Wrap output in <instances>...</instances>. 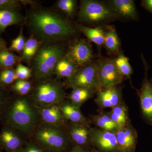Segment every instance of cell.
I'll list each match as a JSON object with an SVG mask.
<instances>
[{"instance_id":"cell-39","label":"cell","mask_w":152,"mask_h":152,"mask_svg":"<svg viewBox=\"0 0 152 152\" xmlns=\"http://www.w3.org/2000/svg\"><path fill=\"white\" fill-rule=\"evenodd\" d=\"M7 48V43L0 35V52Z\"/></svg>"},{"instance_id":"cell-19","label":"cell","mask_w":152,"mask_h":152,"mask_svg":"<svg viewBox=\"0 0 152 152\" xmlns=\"http://www.w3.org/2000/svg\"><path fill=\"white\" fill-rule=\"evenodd\" d=\"M59 107L67 121L80 124H89L88 120L84 115L80 109L74 106L70 102L65 101Z\"/></svg>"},{"instance_id":"cell-25","label":"cell","mask_w":152,"mask_h":152,"mask_svg":"<svg viewBox=\"0 0 152 152\" xmlns=\"http://www.w3.org/2000/svg\"><path fill=\"white\" fill-rule=\"evenodd\" d=\"M78 28L85 36L91 42L99 46L104 45L105 39V32L102 28H92L80 25Z\"/></svg>"},{"instance_id":"cell-2","label":"cell","mask_w":152,"mask_h":152,"mask_svg":"<svg viewBox=\"0 0 152 152\" xmlns=\"http://www.w3.org/2000/svg\"><path fill=\"white\" fill-rule=\"evenodd\" d=\"M0 122L14 128L26 138H30L41 123L38 107L29 96L12 95L4 110Z\"/></svg>"},{"instance_id":"cell-27","label":"cell","mask_w":152,"mask_h":152,"mask_svg":"<svg viewBox=\"0 0 152 152\" xmlns=\"http://www.w3.org/2000/svg\"><path fill=\"white\" fill-rule=\"evenodd\" d=\"M21 62L20 56L8 48L0 52V69L14 68Z\"/></svg>"},{"instance_id":"cell-21","label":"cell","mask_w":152,"mask_h":152,"mask_svg":"<svg viewBox=\"0 0 152 152\" xmlns=\"http://www.w3.org/2000/svg\"><path fill=\"white\" fill-rule=\"evenodd\" d=\"M108 114L119 129L124 127L131 122L128 107L123 102L113 108Z\"/></svg>"},{"instance_id":"cell-17","label":"cell","mask_w":152,"mask_h":152,"mask_svg":"<svg viewBox=\"0 0 152 152\" xmlns=\"http://www.w3.org/2000/svg\"><path fill=\"white\" fill-rule=\"evenodd\" d=\"M107 3V6L117 16L132 20L138 18L135 4L132 0H110Z\"/></svg>"},{"instance_id":"cell-4","label":"cell","mask_w":152,"mask_h":152,"mask_svg":"<svg viewBox=\"0 0 152 152\" xmlns=\"http://www.w3.org/2000/svg\"><path fill=\"white\" fill-rule=\"evenodd\" d=\"M45 151L68 152L71 143L64 128L58 127L40 123L30 137Z\"/></svg>"},{"instance_id":"cell-5","label":"cell","mask_w":152,"mask_h":152,"mask_svg":"<svg viewBox=\"0 0 152 152\" xmlns=\"http://www.w3.org/2000/svg\"><path fill=\"white\" fill-rule=\"evenodd\" d=\"M30 98L38 107L60 105L66 98L64 85L60 80L49 79L36 81Z\"/></svg>"},{"instance_id":"cell-38","label":"cell","mask_w":152,"mask_h":152,"mask_svg":"<svg viewBox=\"0 0 152 152\" xmlns=\"http://www.w3.org/2000/svg\"><path fill=\"white\" fill-rule=\"evenodd\" d=\"M68 152H90V150L82 148L81 147L73 146Z\"/></svg>"},{"instance_id":"cell-29","label":"cell","mask_w":152,"mask_h":152,"mask_svg":"<svg viewBox=\"0 0 152 152\" xmlns=\"http://www.w3.org/2000/svg\"><path fill=\"white\" fill-rule=\"evenodd\" d=\"M114 61L120 75L124 78H130L133 71L128 58L121 53L114 59Z\"/></svg>"},{"instance_id":"cell-32","label":"cell","mask_w":152,"mask_h":152,"mask_svg":"<svg viewBox=\"0 0 152 152\" xmlns=\"http://www.w3.org/2000/svg\"><path fill=\"white\" fill-rule=\"evenodd\" d=\"M26 41L23 34V28H21L18 36L15 39L12 40L10 46L8 49L21 54Z\"/></svg>"},{"instance_id":"cell-36","label":"cell","mask_w":152,"mask_h":152,"mask_svg":"<svg viewBox=\"0 0 152 152\" xmlns=\"http://www.w3.org/2000/svg\"><path fill=\"white\" fill-rule=\"evenodd\" d=\"M22 5L19 0H0V9L20 8Z\"/></svg>"},{"instance_id":"cell-40","label":"cell","mask_w":152,"mask_h":152,"mask_svg":"<svg viewBox=\"0 0 152 152\" xmlns=\"http://www.w3.org/2000/svg\"><path fill=\"white\" fill-rule=\"evenodd\" d=\"M90 152H102L99 151H98V150L96 149L95 148H94L90 150Z\"/></svg>"},{"instance_id":"cell-26","label":"cell","mask_w":152,"mask_h":152,"mask_svg":"<svg viewBox=\"0 0 152 152\" xmlns=\"http://www.w3.org/2000/svg\"><path fill=\"white\" fill-rule=\"evenodd\" d=\"M103 45L109 53H118L120 49V42L115 29L109 27L105 33V39Z\"/></svg>"},{"instance_id":"cell-24","label":"cell","mask_w":152,"mask_h":152,"mask_svg":"<svg viewBox=\"0 0 152 152\" xmlns=\"http://www.w3.org/2000/svg\"><path fill=\"white\" fill-rule=\"evenodd\" d=\"M42 43V42L31 35L27 40L21 54L22 61L30 63Z\"/></svg>"},{"instance_id":"cell-15","label":"cell","mask_w":152,"mask_h":152,"mask_svg":"<svg viewBox=\"0 0 152 152\" xmlns=\"http://www.w3.org/2000/svg\"><path fill=\"white\" fill-rule=\"evenodd\" d=\"M38 110L41 123L63 128L67 124V121L63 115L59 105L38 107Z\"/></svg>"},{"instance_id":"cell-28","label":"cell","mask_w":152,"mask_h":152,"mask_svg":"<svg viewBox=\"0 0 152 152\" xmlns=\"http://www.w3.org/2000/svg\"><path fill=\"white\" fill-rule=\"evenodd\" d=\"M34 88V83L28 80H17L9 88V91L20 96H30Z\"/></svg>"},{"instance_id":"cell-16","label":"cell","mask_w":152,"mask_h":152,"mask_svg":"<svg viewBox=\"0 0 152 152\" xmlns=\"http://www.w3.org/2000/svg\"><path fill=\"white\" fill-rule=\"evenodd\" d=\"M123 102L122 88L119 86L99 91L95 99V103L101 109H112Z\"/></svg>"},{"instance_id":"cell-11","label":"cell","mask_w":152,"mask_h":152,"mask_svg":"<svg viewBox=\"0 0 152 152\" xmlns=\"http://www.w3.org/2000/svg\"><path fill=\"white\" fill-rule=\"evenodd\" d=\"M91 145L102 152H118L116 133L98 128H91Z\"/></svg>"},{"instance_id":"cell-41","label":"cell","mask_w":152,"mask_h":152,"mask_svg":"<svg viewBox=\"0 0 152 152\" xmlns=\"http://www.w3.org/2000/svg\"><path fill=\"white\" fill-rule=\"evenodd\" d=\"M22 148L18 150V151H15L13 152H22Z\"/></svg>"},{"instance_id":"cell-34","label":"cell","mask_w":152,"mask_h":152,"mask_svg":"<svg viewBox=\"0 0 152 152\" xmlns=\"http://www.w3.org/2000/svg\"><path fill=\"white\" fill-rule=\"evenodd\" d=\"M7 89L0 86V121L4 110L12 95Z\"/></svg>"},{"instance_id":"cell-6","label":"cell","mask_w":152,"mask_h":152,"mask_svg":"<svg viewBox=\"0 0 152 152\" xmlns=\"http://www.w3.org/2000/svg\"><path fill=\"white\" fill-rule=\"evenodd\" d=\"M65 83L72 89L86 88L96 94L102 90L98 77L97 63L79 68L73 75L66 80Z\"/></svg>"},{"instance_id":"cell-20","label":"cell","mask_w":152,"mask_h":152,"mask_svg":"<svg viewBox=\"0 0 152 152\" xmlns=\"http://www.w3.org/2000/svg\"><path fill=\"white\" fill-rule=\"evenodd\" d=\"M79 68L65 54L59 60L54 70L53 75L56 79L60 80L61 79L66 80L72 77Z\"/></svg>"},{"instance_id":"cell-31","label":"cell","mask_w":152,"mask_h":152,"mask_svg":"<svg viewBox=\"0 0 152 152\" xmlns=\"http://www.w3.org/2000/svg\"><path fill=\"white\" fill-rule=\"evenodd\" d=\"M77 1L75 0H59L56 7L59 10L69 17H72L76 12Z\"/></svg>"},{"instance_id":"cell-9","label":"cell","mask_w":152,"mask_h":152,"mask_svg":"<svg viewBox=\"0 0 152 152\" xmlns=\"http://www.w3.org/2000/svg\"><path fill=\"white\" fill-rule=\"evenodd\" d=\"M99 82L102 89L118 86L124 78L119 72L114 59H104L97 63Z\"/></svg>"},{"instance_id":"cell-1","label":"cell","mask_w":152,"mask_h":152,"mask_svg":"<svg viewBox=\"0 0 152 152\" xmlns=\"http://www.w3.org/2000/svg\"><path fill=\"white\" fill-rule=\"evenodd\" d=\"M31 35L43 43H54L75 34L76 28L65 17L37 4L32 6L25 18Z\"/></svg>"},{"instance_id":"cell-18","label":"cell","mask_w":152,"mask_h":152,"mask_svg":"<svg viewBox=\"0 0 152 152\" xmlns=\"http://www.w3.org/2000/svg\"><path fill=\"white\" fill-rule=\"evenodd\" d=\"M20 9H0V35L9 26L19 25L25 22L26 17L20 12Z\"/></svg>"},{"instance_id":"cell-22","label":"cell","mask_w":152,"mask_h":152,"mask_svg":"<svg viewBox=\"0 0 152 152\" xmlns=\"http://www.w3.org/2000/svg\"><path fill=\"white\" fill-rule=\"evenodd\" d=\"M96 92L91 90L83 88L72 89L68 96L69 102L74 106L80 108L86 101L92 98Z\"/></svg>"},{"instance_id":"cell-8","label":"cell","mask_w":152,"mask_h":152,"mask_svg":"<svg viewBox=\"0 0 152 152\" xmlns=\"http://www.w3.org/2000/svg\"><path fill=\"white\" fill-rule=\"evenodd\" d=\"M65 55L79 68L92 63L94 58L91 44L84 39L72 41L66 51Z\"/></svg>"},{"instance_id":"cell-30","label":"cell","mask_w":152,"mask_h":152,"mask_svg":"<svg viewBox=\"0 0 152 152\" xmlns=\"http://www.w3.org/2000/svg\"><path fill=\"white\" fill-rule=\"evenodd\" d=\"M17 80L14 68L0 69V86L8 89Z\"/></svg>"},{"instance_id":"cell-23","label":"cell","mask_w":152,"mask_h":152,"mask_svg":"<svg viewBox=\"0 0 152 152\" xmlns=\"http://www.w3.org/2000/svg\"><path fill=\"white\" fill-rule=\"evenodd\" d=\"M92 122L99 129L116 132L119 128L112 120L108 113H101L90 116Z\"/></svg>"},{"instance_id":"cell-10","label":"cell","mask_w":152,"mask_h":152,"mask_svg":"<svg viewBox=\"0 0 152 152\" xmlns=\"http://www.w3.org/2000/svg\"><path fill=\"white\" fill-rule=\"evenodd\" d=\"M142 59L145 68V77L141 88L137 90L140 98V106L143 119L148 124L152 126V79H148L149 66L142 55Z\"/></svg>"},{"instance_id":"cell-12","label":"cell","mask_w":152,"mask_h":152,"mask_svg":"<svg viewBox=\"0 0 152 152\" xmlns=\"http://www.w3.org/2000/svg\"><path fill=\"white\" fill-rule=\"evenodd\" d=\"M26 138L18 131L7 125H3L0 132V148L6 152H13L22 148Z\"/></svg>"},{"instance_id":"cell-35","label":"cell","mask_w":152,"mask_h":152,"mask_svg":"<svg viewBox=\"0 0 152 152\" xmlns=\"http://www.w3.org/2000/svg\"><path fill=\"white\" fill-rule=\"evenodd\" d=\"M22 152H46V151L34 142L30 140L23 147Z\"/></svg>"},{"instance_id":"cell-37","label":"cell","mask_w":152,"mask_h":152,"mask_svg":"<svg viewBox=\"0 0 152 152\" xmlns=\"http://www.w3.org/2000/svg\"><path fill=\"white\" fill-rule=\"evenodd\" d=\"M142 5L152 14V0H144L142 1Z\"/></svg>"},{"instance_id":"cell-7","label":"cell","mask_w":152,"mask_h":152,"mask_svg":"<svg viewBox=\"0 0 152 152\" xmlns=\"http://www.w3.org/2000/svg\"><path fill=\"white\" fill-rule=\"evenodd\" d=\"M115 14L107 6L94 0L80 1L78 19L81 21L99 23L113 18Z\"/></svg>"},{"instance_id":"cell-33","label":"cell","mask_w":152,"mask_h":152,"mask_svg":"<svg viewBox=\"0 0 152 152\" xmlns=\"http://www.w3.org/2000/svg\"><path fill=\"white\" fill-rule=\"evenodd\" d=\"M15 72L17 80H28L32 76V72L31 68L24 66L21 63L16 66Z\"/></svg>"},{"instance_id":"cell-13","label":"cell","mask_w":152,"mask_h":152,"mask_svg":"<svg viewBox=\"0 0 152 152\" xmlns=\"http://www.w3.org/2000/svg\"><path fill=\"white\" fill-rule=\"evenodd\" d=\"M91 128L89 124H80L70 123L64 128L72 145L88 150L91 145Z\"/></svg>"},{"instance_id":"cell-3","label":"cell","mask_w":152,"mask_h":152,"mask_svg":"<svg viewBox=\"0 0 152 152\" xmlns=\"http://www.w3.org/2000/svg\"><path fill=\"white\" fill-rule=\"evenodd\" d=\"M65 53L59 43L42 44L29 63L35 81L52 78L57 63Z\"/></svg>"},{"instance_id":"cell-42","label":"cell","mask_w":152,"mask_h":152,"mask_svg":"<svg viewBox=\"0 0 152 152\" xmlns=\"http://www.w3.org/2000/svg\"><path fill=\"white\" fill-rule=\"evenodd\" d=\"M46 152H60L56 151H46Z\"/></svg>"},{"instance_id":"cell-14","label":"cell","mask_w":152,"mask_h":152,"mask_svg":"<svg viewBox=\"0 0 152 152\" xmlns=\"http://www.w3.org/2000/svg\"><path fill=\"white\" fill-rule=\"evenodd\" d=\"M118 152H135L137 143V131L131 122L116 132Z\"/></svg>"}]
</instances>
